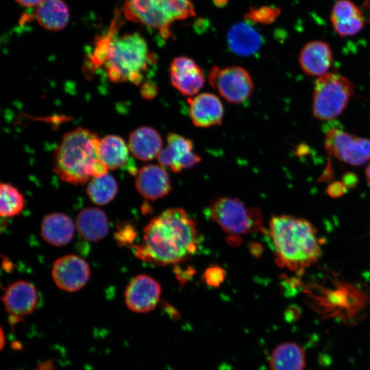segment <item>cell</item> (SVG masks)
I'll return each mask as SVG.
<instances>
[{
    "label": "cell",
    "instance_id": "cell-1",
    "mask_svg": "<svg viewBox=\"0 0 370 370\" xmlns=\"http://www.w3.org/2000/svg\"><path fill=\"white\" fill-rule=\"evenodd\" d=\"M198 231L187 212L169 208L151 219L143 230L142 243L133 246L138 258L165 266L186 260L197 249Z\"/></svg>",
    "mask_w": 370,
    "mask_h": 370
},
{
    "label": "cell",
    "instance_id": "cell-2",
    "mask_svg": "<svg viewBox=\"0 0 370 370\" xmlns=\"http://www.w3.org/2000/svg\"><path fill=\"white\" fill-rule=\"evenodd\" d=\"M275 262L282 268L301 272L321 256V243L316 227L308 220L279 215L269 222Z\"/></svg>",
    "mask_w": 370,
    "mask_h": 370
},
{
    "label": "cell",
    "instance_id": "cell-3",
    "mask_svg": "<svg viewBox=\"0 0 370 370\" xmlns=\"http://www.w3.org/2000/svg\"><path fill=\"white\" fill-rule=\"evenodd\" d=\"M100 138L88 129L77 127L66 133L54 154L53 170L64 182L82 184L90 178L108 173L99 155Z\"/></svg>",
    "mask_w": 370,
    "mask_h": 370
},
{
    "label": "cell",
    "instance_id": "cell-4",
    "mask_svg": "<svg viewBox=\"0 0 370 370\" xmlns=\"http://www.w3.org/2000/svg\"><path fill=\"white\" fill-rule=\"evenodd\" d=\"M155 59L144 38L138 33H131L112 37L103 65L112 82L139 84Z\"/></svg>",
    "mask_w": 370,
    "mask_h": 370
},
{
    "label": "cell",
    "instance_id": "cell-5",
    "mask_svg": "<svg viewBox=\"0 0 370 370\" xmlns=\"http://www.w3.org/2000/svg\"><path fill=\"white\" fill-rule=\"evenodd\" d=\"M210 217L227 234L230 244H238L241 235L264 232L260 210L247 207L236 198L220 197L208 207Z\"/></svg>",
    "mask_w": 370,
    "mask_h": 370
},
{
    "label": "cell",
    "instance_id": "cell-6",
    "mask_svg": "<svg viewBox=\"0 0 370 370\" xmlns=\"http://www.w3.org/2000/svg\"><path fill=\"white\" fill-rule=\"evenodd\" d=\"M354 84L348 78L336 74L325 73L314 82L312 114L322 121L339 116L347 107L354 94Z\"/></svg>",
    "mask_w": 370,
    "mask_h": 370
},
{
    "label": "cell",
    "instance_id": "cell-7",
    "mask_svg": "<svg viewBox=\"0 0 370 370\" xmlns=\"http://www.w3.org/2000/svg\"><path fill=\"white\" fill-rule=\"evenodd\" d=\"M208 82L224 99L235 104L248 99L254 88L250 73L240 66H213L209 71Z\"/></svg>",
    "mask_w": 370,
    "mask_h": 370
},
{
    "label": "cell",
    "instance_id": "cell-8",
    "mask_svg": "<svg viewBox=\"0 0 370 370\" xmlns=\"http://www.w3.org/2000/svg\"><path fill=\"white\" fill-rule=\"evenodd\" d=\"M324 145L329 156L351 165H362L370 160V139L368 138L332 129L325 135Z\"/></svg>",
    "mask_w": 370,
    "mask_h": 370
},
{
    "label": "cell",
    "instance_id": "cell-9",
    "mask_svg": "<svg viewBox=\"0 0 370 370\" xmlns=\"http://www.w3.org/2000/svg\"><path fill=\"white\" fill-rule=\"evenodd\" d=\"M123 12L127 19L158 31L164 38L171 36L173 21L162 0H125Z\"/></svg>",
    "mask_w": 370,
    "mask_h": 370
},
{
    "label": "cell",
    "instance_id": "cell-10",
    "mask_svg": "<svg viewBox=\"0 0 370 370\" xmlns=\"http://www.w3.org/2000/svg\"><path fill=\"white\" fill-rule=\"evenodd\" d=\"M156 158L160 166L173 173L193 167L201 161L200 156L194 151L192 140L172 132L166 137V146Z\"/></svg>",
    "mask_w": 370,
    "mask_h": 370
},
{
    "label": "cell",
    "instance_id": "cell-11",
    "mask_svg": "<svg viewBox=\"0 0 370 370\" xmlns=\"http://www.w3.org/2000/svg\"><path fill=\"white\" fill-rule=\"evenodd\" d=\"M51 275L58 288L73 293L86 284L90 278V269L83 258L69 254L58 258L53 262Z\"/></svg>",
    "mask_w": 370,
    "mask_h": 370
},
{
    "label": "cell",
    "instance_id": "cell-12",
    "mask_svg": "<svg viewBox=\"0 0 370 370\" xmlns=\"http://www.w3.org/2000/svg\"><path fill=\"white\" fill-rule=\"evenodd\" d=\"M1 300L10 319L18 320L32 314L37 309L39 295L31 282L17 280L6 287Z\"/></svg>",
    "mask_w": 370,
    "mask_h": 370
},
{
    "label": "cell",
    "instance_id": "cell-13",
    "mask_svg": "<svg viewBox=\"0 0 370 370\" xmlns=\"http://www.w3.org/2000/svg\"><path fill=\"white\" fill-rule=\"evenodd\" d=\"M161 286L157 280L145 274L138 275L127 284L124 293L125 302L132 311L149 312L159 302Z\"/></svg>",
    "mask_w": 370,
    "mask_h": 370
},
{
    "label": "cell",
    "instance_id": "cell-14",
    "mask_svg": "<svg viewBox=\"0 0 370 370\" xmlns=\"http://www.w3.org/2000/svg\"><path fill=\"white\" fill-rule=\"evenodd\" d=\"M170 79L177 90L188 97L195 96L205 84L201 69L192 58L186 56L176 57L171 61Z\"/></svg>",
    "mask_w": 370,
    "mask_h": 370
},
{
    "label": "cell",
    "instance_id": "cell-15",
    "mask_svg": "<svg viewBox=\"0 0 370 370\" xmlns=\"http://www.w3.org/2000/svg\"><path fill=\"white\" fill-rule=\"evenodd\" d=\"M187 101L190 118L195 127L207 128L222 123L224 108L221 101L215 95L203 92Z\"/></svg>",
    "mask_w": 370,
    "mask_h": 370
},
{
    "label": "cell",
    "instance_id": "cell-16",
    "mask_svg": "<svg viewBox=\"0 0 370 370\" xmlns=\"http://www.w3.org/2000/svg\"><path fill=\"white\" fill-rule=\"evenodd\" d=\"M135 185L138 192L149 200L163 197L171 190L169 177L160 164L143 166L136 174Z\"/></svg>",
    "mask_w": 370,
    "mask_h": 370
},
{
    "label": "cell",
    "instance_id": "cell-17",
    "mask_svg": "<svg viewBox=\"0 0 370 370\" xmlns=\"http://www.w3.org/2000/svg\"><path fill=\"white\" fill-rule=\"evenodd\" d=\"M299 63L308 75L321 76L327 73L332 63V51L325 42L313 40L306 43L299 56Z\"/></svg>",
    "mask_w": 370,
    "mask_h": 370
},
{
    "label": "cell",
    "instance_id": "cell-18",
    "mask_svg": "<svg viewBox=\"0 0 370 370\" xmlns=\"http://www.w3.org/2000/svg\"><path fill=\"white\" fill-rule=\"evenodd\" d=\"M230 50L241 56H250L261 48L263 39L252 23L245 20L232 25L227 33Z\"/></svg>",
    "mask_w": 370,
    "mask_h": 370
},
{
    "label": "cell",
    "instance_id": "cell-19",
    "mask_svg": "<svg viewBox=\"0 0 370 370\" xmlns=\"http://www.w3.org/2000/svg\"><path fill=\"white\" fill-rule=\"evenodd\" d=\"M75 225L69 216L62 212H52L45 215L40 226V235L47 243L64 246L73 239Z\"/></svg>",
    "mask_w": 370,
    "mask_h": 370
},
{
    "label": "cell",
    "instance_id": "cell-20",
    "mask_svg": "<svg viewBox=\"0 0 370 370\" xmlns=\"http://www.w3.org/2000/svg\"><path fill=\"white\" fill-rule=\"evenodd\" d=\"M330 18L335 31L341 36L355 35L364 26L361 12L349 0L337 1L332 10Z\"/></svg>",
    "mask_w": 370,
    "mask_h": 370
},
{
    "label": "cell",
    "instance_id": "cell-21",
    "mask_svg": "<svg viewBox=\"0 0 370 370\" xmlns=\"http://www.w3.org/2000/svg\"><path fill=\"white\" fill-rule=\"evenodd\" d=\"M162 147L160 134L149 126L140 127L130 135L128 147L132 155L142 161H150L157 157Z\"/></svg>",
    "mask_w": 370,
    "mask_h": 370
},
{
    "label": "cell",
    "instance_id": "cell-22",
    "mask_svg": "<svg viewBox=\"0 0 370 370\" xmlns=\"http://www.w3.org/2000/svg\"><path fill=\"white\" fill-rule=\"evenodd\" d=\"M75 225L81 237L90 242L104 238L109 230L107 215L97 208H86L79 211Z\"/></svg>",
    "mask_w": 370,
    "mask_h": 370
},
{
    "label": "cell",
    "instance_id": "cell-23",
    "mask_svg": "<svg viewBox=\"0 0 370 370\" xmlns=\"http://www.w3.org/2000/svg\"><path fill=\"white\" fill-rule=\"evenodd\" d=\"M35 16L45 29L58 31L67 25L70 13L68 6L62 0H43L37 6Z\"/></svg>",
    "mask_w": 370,
    "mask_h": 370
},
{
    "label": "cell",
    "instance_id": "cell-24",
    "mask_svg": "<svg viewBox=\"0 0 370 370\" xmlns=\"http://www.w3.org/2000/svg\"><path fill=\"white\" fill-rule=\"evenodd\" d=\"M269 366L271 370H303L305 367L304 351L295 343L280 344L271 353Z\"/></svg>",
    "mask_w": 370,
    "mask_h": 370
},
{
    "label": "cell",
    "instance_id": "cell-25",
    "mask_svg": "<svg viewBox=\"0 0 370 370\" xmlns=\"http://www.w3.org/2000/svg\"><path fill=\"white\" fill-rule=\"evenodd\" d=\"M129 149L119 136L107 135L100 139V158L108 169L113 170L126 166L130 158Z\"/></svg>",
    "mask_w": 370,
    "mask_h": 370
},
{
    "label": "cell",
    "instance_id": "cell-26",
    "mask_svg": "<svg viewBox=\"0 0 370 370\" xmlns=\"http://www.w3.org/2000/svg\"><path fill=\"white\" fill-rule=\"evenodd\" d=\"M117 191L116 181L108 173L92 178L86 189L90 200L98 206H104L110 203L115 197Z\"/></svg>",
    "mask_w": 370,
    "mask_h": 370
},
{
    "label": "cell",
    "instance_id": "cell-27",
    "mask_svg": "<svg viewBox=\"0 0 370 370\" xmlns=\"http://www.w3.org/2000/svg\"><path fill=\"white\" fill-rule=\"evenodd\" d=\"M0 199V214L2 217L16 216L25 207L23 195L10 184H1Z\"/></svg>",
    "mask_w": 370,
    "mask_h": 370
},
{
    "label": "cell",
    "instance_id": "cell-28",
    "mask_svg": "<svg viewBox=\"0 0 370 370\" xmlns=\"http://www.w3.org/2000/svg\"><path fill=\"white\" fill-rule=\"evenodd\" d=\"M162 2L173 21L186 19L195 15L194 7L189 0H162Z\"/></svg>",
    "mask_w": 370,
    "mask_h": 370
},
{
    "label": "cell",
    "instance_id": "cell-29",
    "mask_svg": "<svg viewBox=\"0 0 370 370\" xmlns=\"http://www.w3.org/2000/svg\"><path fill=\"white\" fill-rule=\"evenodd\" d=\"M280 13V9L273 6L252 7L245 18L251 23L268 25L274 22Z\"/></svg>",
    "mask_w": 370,
    "mask_h": 370
},
{
    "label": "cell",
    "instance_id": "cell-30",
    "mask_svg": "<svg viewBox=\"0 0 370 370\" xmlns=\"http://www.w3.org/2000/svg\"><path fill=\"white\" fill-rule=\"evenodd\" d=\"M115 239L121 246L131 245L134 241L136 232L130 223L120 224L115 232Z\"/></svg>",
    "mask_w": 370,
    "mask_h": 370
},
{
    "label": "cell",
    "instance_id": "cell-31",
    "mask_svg": "<svg viewBox=\"0 0 370 370\" xmlns=\"http://www.w3.org/2000/svg\"><path fill=\"white\" fill-rule=\"evenodd\" d=\"M226 275L225 271L219 266H210L204 274L206 283L212 287L219 286L224 281Z\"/></svg>",
    "mask_w": 370,
    "mask_h": 370
},
{
    "label": "cell",
    "instance_id": "cell-32",
    "mask_svg": "<svg viewBox=\"0 0 370 370\" xmlns=\"http://www.w3.org/2000/svg\"><path fill=\"white\" fill-rule=\"evenodd\" d=\"M346 187L342 182H336L331 184L328 189V194L332 197H338L345 193Z\"/></svg>",
    "mask_w": 370,
    "mask_h": 370
},
{
    "label": "cell",
    "instance_id": "cell-33",
    "mask_svg": "<svg viewBox=\"0 0 370 370\" xmlns=\"http://www.w3.org/2000/svg\"><path fill=\"white\" fill-rule=\"evenodd\" d=\"M342 183L346 188H353L358 183L357 175L352 172L346 173L342 177Z\"/></svg>",
    "mask_w": 370,
    "mask_h": 370
},
{
    "label": "cell",
    "instance_id": "cell-34",
    "mask_svg": "<svg viewBox=\"0 0 370 370\" xmlns=\"http://www.w3.org/2000/svg\"><path fill=\"white\" fill-rule=\"evenodd\" d=\"M142 90L143 96L147 99L153 98L157 92L156 86L150 84H145L143 88H142Z\"/></svg>",
    "mask_w": 370,
    "mask_h": 370
},
{
    "label": "cell",
    "instance_id": "cell-35",
    "mask_svg": "<svg viewBox=\"0 0 370 370\" xmlns=\"http://www.w3.org/2000/svg\"><path fill=\"white\" fill-rule=\"evenodd\" d=\"M19 4L25 7L38 5L43 0H15Z\"/></svg>",
    "mask_w": 370,
    "mask_h": 370
},
{
    "label": "cell",
    "instance_id": "cell-36",
    "mask_svg": "<svg viewBox=\"0 0 370 370\" xmlns=\"http://www.w3.org/2000/svg\"><path fill=\"white\" fill-rule=\"evenodd\" d=\"M366 178L368 183L370 184V162L368 164L365 169Z\"/></svg>",
    "mask_w": 370,
    "mask_h": 370
},
{
    "label": "cell",
    "instance_id": "cell-37",
    "mask_svg": "<svg viewBox=\"0 0 370 370\" xmlns=\"http://www.w3.org/2000/svg\"><path fill=\"white\" fill-rule=\"evenodd\" d=\"M227 2V0H214V4L219 7L224 6Z\"/></svg>",
    "mask_w": 370,
    "mask_h": 370
},
{
    "label": "cell",
    "instance_id": "cell-38",
    "mask_svg": "<svg viewBox=\"0 0 370 370\" xmlns=\"http://www.w3.org/2000/svg\"><path fill=\"white\" fill-rule=\"evenodd\" d=\"M18 370H23V369H18Z\"/></svg>",
    "mask_w": 370,
    "mask_h": 370
}]
</instances>
